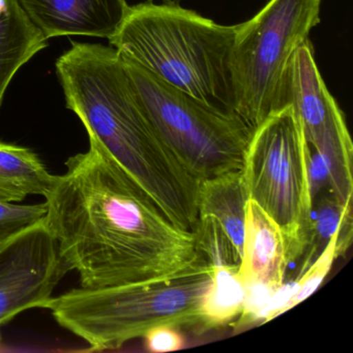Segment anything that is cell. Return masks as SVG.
I'll use <instances>...</instances> for the list:
<instances>
[{
	"instance_id": "cell-1",
	"label": "cell",
	"mask_w": 353,
	"mask_h": 353,
	"mask_svg": "<svg viewBox=\"0 0 353 353\" xmlns=\"http://www.w3.org/2000/svg\"><path fill=\"white\" fill-rule=\"evenodd\" d=\"M65 167L45 197V223L82 288L169 278L201 259L193 233L176 228L94 138Z\"/></svg>"
},
{
	"instance_id": "cell-16",
	"label": "cell",
	"mask_w": 353,
	"mask_h": 353,
	"mask_svg": "<svg viewBox=\"0 0 353 353\" xmlns=\"http://www.w3.org/2000/svg\"><path fill=\"white\" fill-rule=\"evenodd\" d=\"M237 270L228 266H212V283L201 305L204 328L226 325L243 313L245 291L237 278Z\"/></svg>"
},
{
	"instance_id": "cell-3",
	"label": "cell",
	"mask_w": 353,
	"mask_h": 353,
	"mask_svg": "<svg viewBox=\"0 0 353 353\" xmlns=\"http://www.w3.org/2000/svg\"><path fill=\"white\" fill-rule=\"evenodd\" d=\"M236 26H221L172 3L129 6L109 43L181 92L234 112L231 52ZM236 115V114H235Z\"/></svg>"
},
{
	"instance_id": "cell-7",
	"label": "cell",
	"mask_w": 353,
	"mask_h": 353,
	"mask_svg": "<svg viewBox=\"0 0 353 353\" xmlns=\"http://www.w3.org/2000/svg\"><path fill=\"white\" fill-rule=\"evenodd\" d=\"M243 173L250 199L280 227L287 261H294L309 245L313 204L307 143L291 105L270 115L253 132Z\"/></svg>"
},
{
	"instance_id": "cell-9",
	"label": "cell",
	"mask_w": 353,
	"mask_h": 353,
	"mask_svg": "<svg viewBox=\"0 0 353 353\" xmlns=\"http://www.w3.org/2000/svg\"><path fill=\"white\" fill-rule=\"evenodd\" d=\"M71 270L45 220L0 245V325L26 310L46 307Z\"/></svg>"
},
{
	"instance_id": "cell-12",
	"label": "cell",
	"mask_w": 353,
	"mask_h": 353,
	"mask_svg": "<svg viewBox=\"0 0 353 353\" xmlns=\"http://www.w3.org/2000/svg\"><path fill=\"white\" fill-rule=\"evenodd\" d=\"M47 47L48 40L15 0H0V107L18 71Z\"/></svg>"
},
{
	"instance_id": "cell-14",
	"label": "cell",
	"mask_w": 353,
	"mask_h": 353,
	"mask_svg": "<svg viewBox=\"0 0 353 353\" xmlns=\"http://www.w3.org/2000/svg\"><path fill=\"white\" fill-rule=\"evenodd\" d=\"M55 176L30 148L0 141V199L20 202L30 195L46 197Z\"/></svg>"
},
{
	"instance_id": "cell-5",
	"label": "cell",
	"mask_w": 353,
	"mask_h": 353,
	"mask_svg": "<svg viewBox=\"0 0 353 353\" xmlns=\"http://www.w3.org/2000/svg\"><path fill=\"white\" fill-rule=\"evenodd\" d=\"M322 0H270L237 24L231 52L234 112L252 131L289 105L295 53L320 22Z\"/></svg>"
},
{
	"instance_id": "cell-2",
	"label": "cell",
	"mask_w": 353,
	"mask_h": 353,
	"mask_svg": "<svg viewBox=\"0 0 353 353\" xmlns=\"http://www.w3.org/2000/svg\"><path fill=\"white\" fill-rule=\"evenodd\" d=\"M57 73L65 103L176 228L195 233L200 183L159 134L117 49L72 42Z\"/></svg>"
},
{
	"instance_id": "cell-11",
	"label": "cell",
	"mask_w": 353,
	"mask_h": 353,
	"mask_svg": "<svg viewBox=\"0 0 353 353\" xmlns=\"http://www.w3.org/2000/svg\"><path fill=\"white\" fill-rule=\"evenodd\" d=\"M287 266L286 248L280 227L254 200H248L243 258L237 278L243 287L280 289L284 284Z\"/></svg>"
},
{
	"instance_id": "cell-13",
	"label": "cell",
	"mask_w": 353,
	"mask_h": 353,
	"mask_svg": "<svg viewBox=\"0 0 353 353\" xmlns=\"http://www.w3.org/2000/svg\"><path fill=\"white\" fill-rule=\"evenodd\" d=\"M249 199L243 170L226 173L200 183L198 214L214 216L222 225L241 258L245 208Z\"/></svg>"
},
{
	"instance_id": "cell-6",
	"label": "cell",
	"mask_w": 353,
	"mask_h": 353,
	"mask_svg": "<svg viewBox=\"0 0 353 353\" xmlns=\"http://www.w3.org/2000/svg\"><path fill=\"white\" fill-rule=\"evenodd\" d=\"M121 57L157 131L199 183L243 170L253 131L237 115L181 92Z\"/></svg>"
},
{
	"instance_id": "cell-4",
	"label": "cell",
	"mask_w": 353,
	"mask_h": 353,
	"mask_svg": "<svg viewBox=\"0 0 353 353\" xmlns=\"http://www.w3.org/2000/svg\"><path fill=\"white\" fill-rule=\"evenodd\" d=\"M212 266L199 261L175 276L106 288L73 289L52 297L46 309L90 351L114 350L158 325H202L201 305Z\"/></svg>"
},
{
	"instance_id": "cell-15",
	"label": "cell",
	"mask_w": 353,
	"mask_h": 353,
	"mask_svg": "<svg viewBox=\"0 0 353 353\" xmlns=\"http://www.w3.org/2000/svg\"><path fill=\"white\" fill-rule=\"evenodd\" d=\"M311 239L307 255L299 274L312 263L314 256H319L334 234L339 256L344 255L352 241V201L342 204L330 191H323L313 200Z\"/></svg>"
},
{
	"instance_id": "cell-8",
	"label": "cell",
	"mask_w": 353,
	"mask_h": 353,
	"mask_svg": "<svg viewBox=\"0 0 353 353\" xmlns=\"http://www.w3.org/2000/svg\"><path fill=\"white\" fill-rule=\"evenodd\" d=\"M289 105L299 119L307 148L325 160L330 192L346 203L353 193L352 141L344 114L318 69L310 41L299 47L291 63Z\"/></svg>"
},
{
	"instance_id": "cell-21",
	"label": "cell",
	"mask_w": 353,
	"mask_h": 353,
	"mask_svg": "<svg viewBox=\"0 0 353 353\" xmlns=\"http://www.w3.org/2000/svg\"><path fill=\"white\" fill-rule=\"evenodd\" d=\"M1 341H3V339H1V332H0V345H1Z\"/></svg>"
},
{
	"instance_id": "cell-19",
	"label": "cell",
	"mask_w": 353,
	"mask_h": 353,
	"mask_svg": "<svg viewBox=\"0 0 353 353\" xmlns=\"http://www.w3.org/2000/svg\"><path fill=\"white\" fill-rule=\"evenodd\" d=\"M46 203L15 204L0 199V245L18 233L45 220Z\"/></svg>"
},
{
	"instance_id": "cell-10",
	"label": "cell",
	"mask_w": 353,
	"mask_h": 353,
	"mask_svg": "<svg viewBox=\"0 0 353 353\" xmlns=\"http://www.w3.org/2000/svg\"><path fill=\"white\" fill-rule=\"evenodd\" d=\"M32 23L49 39H109L127 12L125 0H15Z\"/></svg>"
},
{
	"instance_id": "cell-17",
	"label": "cell",
	"mask_w": 353,
	"mask_h": 353,
	"mask_svg": "<svg viewBox=\"0 0 353 353\" xmlns=\"http://www.w3.org/2000/svg\"><path fill=\"white\" fill-rule=\"evenodd\" d=\"M194 236L198 251L212 266L239 268L241 265V256L222 225L214 216L208 214L198 216Z\"/></svg>"
},
{
	"instance_id": "cell-20",
	"label": "cell",
	"mask_w": 353,
	"mask_h": 353,
	"mask_svg": "<svg viewBox=\"0 0 353 353\" xmlns=\"http://www.w3.org/2000/svg\"><path fill=\"white\" fill-rule=\"evenodd\" d=\"M143 336L145 338L146 349L150 352H171L179 350L185 344L183 336L174 326H154Z\"/></svg>"
},
{
	"instance_id": "cell-18",
	"label": "cell",
	"mask_w": 353,
	"mask_h": 353,
	"mask_svg": "<svg viewBox=\"0 0 353 353\" xmlns=\"http://www.w3.org/2000/svg\"><path fill=\"white\" fill-rule=\"evenodd\" d=\"M336 237H338V233L330 239L319 256L314 260L313 263L303 274H299L297 281H295L294 294L285 303L284 307L281 310V314L292 309L293 307L307 299L321 284L326 274L330 272L334 260L336 258Z\"/></svg>"
}]
</instances>
